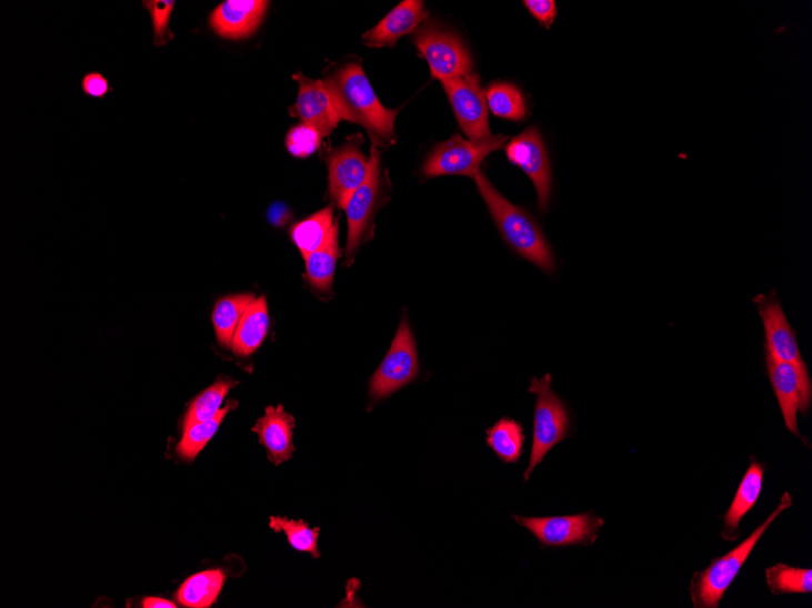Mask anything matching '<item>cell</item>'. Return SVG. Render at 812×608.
<instances>
[{"label":"cell","mask_w":812,"mask_h":608,"mask_svg":"<svg viewBox=\"0 0 812 608\" xmlns=\"http://www.w3.org/2000/svg\"><path fill=\"white\" fill-rule=\"evenodd\" d=\"M324 85L340 120L363 125L373 145L389 148L394 144L398 111L382 105L362 64H344L327 75Z\"/></svg>","instance_id":"6da1fadb"},{"label":"cell","mask_w":812,"mask_h":608,"mask_svg":"<svg viewBox=\"0 0 812 608\" xmlns=\"http://www.w3.org/2000/svg\"><path fill=\"white\" fill-rule=\"evenodd\" d=\"M474 181L510 247L545 273H553L557 268L555 257L535 220L502 196L482 172L474 176Z\"/></svg>","instance_id":"7a4b0ae2"},{"label":"cell","mask_w":812,"mask_h":608,"mask_svg":"<svg viewBox=\"0 0 812 608\" xmlns=\"http://www.w3.org/2000/svg\"><path fill=\"white\" fill-rule=\"evenodd\" d=\"M791 506L792 498L790 494H784L779 508L768 517L762 526L755 529L750 538H746L741 546L724 555L723 558L714 560L704 571L694 575L691 584V597L694 607H719L732 581L738 577L746 559L750 558L756 543L763 537L770 525Z\"/></svg>","instance_id":"3957f363"},{"label":"cell","mask_w":812,"mask_h":608,"mask_svg":"<svg viewBox=\"0 0 812 608\" xmlns=\"http://www.w3.org/2000/svg\"><path fill=\"white\" fill-rule=\"evenodd\" d=\"M530 392L537 396L534 414V438L530 468L524 475V482L537 465L543 462L547 453L569 436L571 418L560 397L551 389V375L544 378L532 379Z\"/></svg>","instance_id":"277c9868"},{"label":"cell","mask_w":812,"mask_h":608,"mask_svg":"<svg viewBox=\"0 0 812 608\" xmlns=\"http://www.w3.org/2000/svg\"><path fill=\"white\" fill-rule=\"evenodd\" d=\"M758 304L765 328L766 353L798 372L802 385L801 412L805 414L811 406L812 386L805 362L799 351L795 332L792 330L782 306L775 297L759 296Z\"/></svg>","instance_id":"5b68a950"},{"label":"cell","mask_w":812,"mask_h":608,"mask_svg":"<svg viewBox=\"0 0 812 608\" xmlns=\"http://www.w3.org/2000/svg\"><path fill=\"white\" fill-rule=\"evenodd\" d=\"M507 135H493L484 141L462 139L459 134L438 144L422 168L428 179L442 175H467L472 179L479 174L481 163L489 154L507 144Z\"/></svg>","instance_id":"8992f818"},{"label":"cell","mask_w":812,"mask_h":608,"mask_svg":"<svg viewBox=\"0 0 812 608\" xmlns=\"http://www.w3.org/2000/svg\"><path fill=\"white\" fill-rule=\"evenodd\" d=\"M414 42L429 62L433 79L444 83L472 73V57L457 34L433 23L423 24L417 30Z\"/></svg>","instance_id":"52a82bcc"},{"label":"cell","mask_w":812,"mask_h":608,"mask_svg":"<svg viewBox=\"0 0 812 608\" xmlns=\"http://www.w3.org/2000/svg\"><path fill=\"white\" fill-rule=\"evenodd\" d=\"M419 369L417 344L410 331L408 318L404 316L395 334L391 351L385 355L381 366L371 378V398L379 401L402 389L418 377Z\"/></svg>","instance_id":"ba28073f"},{"label":"cell","mask_w":812,"mask_h":608,"mask_svg":"<svg viewBox=\"0 0 812 608\" xmlns=\"http://www.w3.org/2000/svg\"><path fill=\"white\" fill-rule=\"evenodd\" d=\"M370 172L365 183L360 186L345 205L348 219L347 241V265L353 263V259L360 249V244L367 241L373 216H375L382 199V186L380 176V152L377 148L371 149Z\"/></svg>","instance_id":"9c48e42d"},{"label":"cell","mask_w":812,"mask_h":608,"mask_svg":"<svg viewBox=\"0 0 812 608\" xmlns=\"http://www.w3.org/2000/svg\"><path fill=\"white\" fill-rule=\"evenodd\" d=\"M443 87L459 124L470 140L484 141L492 138L487 97L481 87L480 75L471 73L460 77L444 82Z\"/></svg>","instance_id":"30bf717a"},{"label":"cell","mask_w":812,"mask_h":608,"mask_svg":"<svg viewBox=\"0 0 812 608\" xmlns=\"http://www.w3.org/2000/svg\"><path fill=\"white\" fill-rule=\"evenodd\" d=\"M514 520L543 543L545 547L588 545L598 537L603 520L592 513L559 517H521Z\"/></svg>","instance_id":"8fae6325"},{"label":"cell","mask_w":812,"mask_h":608,"mask_svg":"<svg viewBox=\"0 0 812 608\" xmlns=\"http://www.w3.org/2000/svg\"><path fill=\"white\" fill-rule=\"evenodd\" d=\"M509 161L521 168L531 178L538 193L541 213L550 205L552 173L548 151L538 128H528L525 132L513 138L507 146Z\"/></svg>","instance_id":"7c38bea8"},{"label":"cell","mask_w":812,"mask_h":608,"mask_svg":"<svg viewBox=\"0 0 812 608\" xmlns=\"http://www.w3.org/2000/svg\"><path fill=\"white\" fill-rule=\"evenodd\" d=\"M362 144V135L351 136L328 159L330 195L342 210L369 176L370 161L360 151Z\"/></svg>","instance_id":"4fadbf2b"},{"label":"cell","mask_w":812,"mask_h":608,"mask_svg":"<svg viewBox=\"0 0 812 608\" xmlns=\"http://www.w3.org/2000/svg\"><path fill=\"white\" fill-rule=\"evenodd\" d=\"M299 82L300 92L298 102L290 109L294 118L312 125L322 138L328 136L340 123V118L332 105L328 90L322 81L308 79L301 72L293 75Z\"/></svg>","instance_id":"5bb4252c"},{"label":"cell","mask_w":812,"mask_h":608,"mask_svg":"<svg viewBox=\"0 0 812 608\" xmlns=\"http://www.w3.org/2000/svg\"><path fill=\"white\" fill-rule=\"evenodd\" d=\"M268 7L265 0H227L212 12L211 28L229 40L248 38L260 28Z\"/></svg>","instance_id":"9a60e30c"},{"label":"cell","mask_w":812,"mask_h":608,"mask_svg":"<svg viewBox=\"0 0 812 608\" xmlns=\"http://www.w3.org/2000/svg\"><path fill=\"white\" fill-rule=\"evenodd\" d=\"M429 11L420 0H407L395 7L378 26L364 34L368 47H393L403 36L418 30Z\"/></svg>","instance_id":"2e32d148"},{"label":"cell","mask_w":812,"mask_h":608,"mask_svg":"<svg viewBox=\"0 0 812 608\" xmlns=\"http://www.w3.org/2000/svg\"><path fill=\"white\" fill-rule=\"evenodd\" d=\"M293 428L294 419L282 406L268 407L265 416L258 419L253 432L260 436V443L267 448L270 462L279 465L292 457Z\"/></svg>","instance_id":"e0dca14e"},{"label":"cell","mask_w":812,"mask_h":608,"mask_svg":"<svg viewBox=\"0 0 812 608\" xmlns=\"http://www.w3.org/2000/svg\"><path fill=\"white\" fill-rule=\"evenodd\" d=\"M769 377L789 430L799 436L798 411L801 407L802 385L795 368L766 353Z\"/></svg>","instance_id":"ac0fdd59"},{"label":"cell","mask_w":812,"mask_h":608,"mask_svg":"<svg viewBox=\"0 0 812 608\" xmlns=\"http://www.w3.org/2000/svg\"><path fill=\"white\" fill-rule=\"evenodd\" d=\"M270 326L265 297H257L244 312L237 328L231 348L238 356L253 354L265 340Z\"/></svg>","instance_id":"d6986e66"},{"label":"cell","mask_w":812,"mask_h":608,"mask_svg":"<svg viewBox=\"0 0 812 608\" xmlns=\"http://www.w3.org/2000/svg\"><path fill=\"white\" fill-rule=\"evenodd\" d=\"M764 482V467L758 462H752L746 470L743 480L738 489L736 496L731 504L724 520V537L730 539L736 535L743 517L755 506L760 494H762Z\"/></svg>","instance_id":"ffe728a7"},{"label":"cell","mask_w":812,"mask_h":608,"mask_svg":"<svg viewBox=\"0 0 812 608\" xmlns=\"http://www.w3.org/2000/svg\"><path fill=\"white\" fill-rule=\"evenodd\" d=\"M339 227L340 223L334 222L324 245L305 257L307 278L321 293H329L332 288L334 270L340 257Z\"/></svg>","instance_id":"44dd1931"},{"label":"cell","mask_w":812,"mask_h":608,"mask_svg":"<svg viewBox=\"0 0 812 608\" xmlns=\"http://www.w3.org/2000/svg\"><path fill=\"white\" fill-rule=\"evenodd\" d=\"M221 569H209L188 578L177 592L180 605L190 608H208L214 604L224 586Z\"/></svg>","instance_id":"7402d4cb"},{"label":"cell","mask_w":812,"mask_h":608,"mask_svg":"<svg viewBox=\"0 0 812 608\" xmlns=\"http://www.w3.org/2000/svg\"><path fill=\"white\" fill-rule=\"evenodd\" d=\"M254 300L253 294H238L225 296L215 304L212 320L219 344L231 347L239 323Z\"/></svg>","instance_id":"603a6c76"},{"label":"cell","mask_w":812,"mask_h":608,"mask_svg":"<svg viewBox=\"0 0 812 608\" xmlns=\"http://www.w3.org/2000/svg\"><path fill=\"white\" fill-rule=\"evenodd\" d=\"M333 210L327 206L291 229V239L304 259L322 247L333 227Z\"/></svg>","instance_id":"cb8c5ba5"},{"label":"cell","mask_w":812,"mask_h":608,"mask_svg":"<svg viewBox=\"0 0 812 608\" xmlns=\"http://www.w3.org/2000/svg\"><path fill=\"white\" fill-rule=\"evenodd\" d=\"M237 385V382L221 379L192 401L182 423L183 432L198 424L208 422L221 412L227 394Z\"/></svg>","instance_id":"d4e9b609"},{"label":"cell","mask_w":812,"mask_h":608,"mask_svg":"<svg viewBox=\"0 0 812 608\" xmlns=\"http://www.w3.org/2000/svg\"><path fill=\"white\" fill-rule=\"evenodd\" d=\"M487 103L497 118L513 122L525 119L527 105L521 90L508 82L493 83L487 89Z\"/></svg>","instance_id":"484cf974"},{"label":"cell","mask_w":812,"mask_h":608,"mask_svg":"<svg viewBox=\"0 0 812 608\" xmlns=\"http://www.w3.org/2000/svg\"><path fill=\"white\" fill-rule=\"evenodd\" d=\"M238 407L237 401H229L228 405L208 422L191 426L183 432V437L177 446V455L186 460H193L199 453L210 443L219 426L223 423L227 414Z\"/></svg>","instance_id":"4316f807"},{"label":"cell","mask_w":812,"mask_h":608,"mask_svg":"<svg viewBox=\"0 0 812 608\" xmlns=\"http://www.w3.org/2000/svg\"><path fill=\"white\" fill-rule=\"evenodd\" d=\"M488 445L493 448L502 462H519L524 443L523 428L520 423L501 419L487 432Z\"/></svg>","instance_id":"83f0119b"},{"label":"cell","mask_w":812,"mask_h":608,"mask_svg":"<svg viewBox=\"0 0 812 608\" xmlns=\"http://www.w3.org/2000/svg\"><path fill=\"white\" fill-rule=\"evenodd\" d=\"M766 581L775 594H810L812 571L810 568H795L779 564L766 569Z\"/></svg>","instance_id":"f1b7e54d"},{"label":"cell","mask_w":812,"mask_h":608,"mask_svg":"<svg viewBox=\"0 0 812 608\" xmlns=\"http://www.w3.org/2000/svg\"><path fill=\"white\" fill-rule=\"evenodd\" d=\"M270 527L274 530H283L287 534L290 545L300 551L311 553L314 558H319L318 537L320 528H309L303 521H293L287 517H270Z\"/></svg>","instance_id":"f546056e"},{"label":"cell","mask_w":812,"mask_h":608,"mask_svg":"<svg viewBox=\"0 0 812 608\" xmlns=\"http://www.w3.org/2000/svg\"><path fill=\"white\" fill-rule=\"evenodd\" d=\"M152 20L154 45H166L173 40L169 26L176 7L174 0H147L143 3Z\"/></svg>","instance_id":"4dcf8cb0"},{"label":"cell","mask_w":812,"mask_h":608,"mask_svg":"<svg viewBox=\"0 0 812 608\" xmlns=\"http://www.w3.org/2000/svg\"><path fill=\"white\" fill-rule=\"evenodd\" d=\"M321 138L314 126L302 123L290 129L287 148L292 156L305 159L319 149Z\"/></svg>","instance_id":"1f68e13d"},{"label":"cell","mask_w":812,"mask_h":608,"mask_svg":"<svg viewBox=\"0 0 812 608\" xmlns=\"http://www.w3.org/2000/svg\"><path fill=\"white\" fill-rule=\"evenodd\" d=\"M524 7L530 10L541 26L550 29L558 16V7L553 0H525Z\"/></svg>","instance_id":"d6a6232c"},{"label":"cell","mask_w":812,"mask_h":608,"mask_svg":"<svg viewBox=\"0 0 812 608\" xmlns=\"http://www.w3.org/2000/svg\"><path fill=\"white\" fill-rule=\"evenodd\" d=\"M81 85L86 95L96 99L107 97L111 90L106 77L98 72L86 74Z\"/></svg>","instance_id":"836d02e7"},{"label":"cell","mask_w":812,"mask_h":608,"mask_svg":"<svg viewBox=\"0 0 812 608\" xmlns=\"http://www.w3.org/2000/svg\"><path fill=\"white\" fill-rule=\"evenodd\" d=\"M144 608H176V604L162 598H147L143 601Z\"/></svg>","instance_id":"e575fe53"},{"label":"cell","mask_w":812,"mask_h":608,"mask_svg":"<svg viewBox=\"0 0 812 608\" xmlns=\"http://www.w3.org/2000/svg\"><path fill=\"white\" fill-rule=\"evenodd\" d=\"M283 213H287V210L283 209V206H280V205L272 206V209L269 210V222H272L277 225L282 224V219L287 220V217H283V216H285V215H283Z\"/></svg>","instance_id":"d590c367"}]
</instances>
